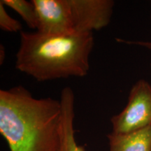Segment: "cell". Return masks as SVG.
<instances>
[{
	"label": "cell",
	"instance_id": "cell-7",
	"mask_svg": "<svg viewBox=\"0 0 151 151\" xmlns=\"http://www.w3.org/2000/svg\"><path fill=\"white\" fill-rule=\"evenodd\" d=\"M109 151H151V126L124 134L107 135Z\"/></svg>",
	"mask_w": 151,
	"mask_h": 151
},
{
	"label": "cell",
	"instance_id": "cell-4",
	"mask_svg": "<svg viewBox=\"0 0 151 151\" xmlns=\"http://www.w3.org/2000/svg\"><path fill=\"white\" fill-rule=\"evenodd\" d=\"M73 31L92 33L108 26L113 15V0H69Z\"/></svg>",
	"mask_w": 151,
	"mask_h": 151
},
{
	"label": "cell",
	"instance_id": "cell-1",
	"mask_svg": "<svg viewBox=\"0 0 151 151\" xmlns=\"http://www.w3.org/2000/svg\"><path fill=\"white\" fill-rule=\"evenodd\" d=\"M62 113L60 100L22 86L0 90V134L10 151H58Z\"/></svg>",
	"mask_w": 151,
	"mask_h": 151
},
{
	"label": "cell",
	"instance_id": "cell-13",
	"mask_svg": "<svg viewBox=\"0 0 151 151\" xmlns=\"http://www.w3.org/2000/svg\"><path fill=\"white\" fill-rule=\"evenodd\" d=\"M150 68H151V64H150Z\"/></svg>",
	"mask_w": 151,
	"mask_h": 151
},
{
	"label": "cell",
	"instance_id": "cell-2",
	"mask_svg": "<svg viewBox=\"0 0 151 151\" xmlns=\"http://www.w3.org/2000/svg\"><path fill=\"white\" fill-rule=\"evenodd\" d=\"M20 37L16 55L18 71L39 82L88 75L92 33L46 35L22 31Z\"/></svg>",
	"mask_w": 151,
	"mask_h": 151
},
{
	"label": "cell",
	"instance_id": "cell-11",
	"mask_svg": "<svg viewBox=\"0 0 151 151\" xmlns=\"http://www.w3.org/2000/svg\"><path fill=\"white\" fill-rule=\"evenodd\" d=\"M0 63L1 65H2L4 60L5 58V51H4V47L2 46V45H1V48H0Z\"/></svg>",
	"mask_w": 151,
	"mask_h": 151
},
{
	"label": "cell",
	"instance_id": "cell-9",
	"mask_svg": "<svg viewBox=\"0 0 151 151\" xmlns=\"http://www.w3.org/2000/svg\"><path fill=\"white\" fill-rule=\"evenodd\" d=\"M5 6L0 1V28L7 32H21L22 26L18 20L12 18L6 10Z\"/></svg>",
	"mask_w": 151,
	"mask_h": 151
},
{
	"label": "cell",
	"instance_id": "cell-5",
	"mask_svg": "<svg viewBox=\"0 0 151 151\" xmlns=\"http://www.w3.org/2000/svg\"><path fill=\"white\" fill-rule=\"evenodd\" d=\"M37 11V32L46 35L73 33L69 0H32Z\"/></svg>",
	"mask_w": 151,
	"mask_h": 151
},
{
	"label": "cell",
	"instance_id": "cell-6",
	"mask_svg": "<svg viewBox=\"0 0 151 151\" xmlns=\"http://www.w3.org/2000/svg\"><path fill=\"white\" fill-rule=\"evenodd\" d=\"M60 102L62 104V120L60 127V144L58 151H86L77 143L73 127L75 97L70 87L62 90Z\"/></svg>",
	"mask_w": 151,
	"mask_h": 151
},
{
	"label": "cell",
	"instance_id": "cell-10",
	"mask_svg": "<svg viewBox=\"0 0 151 151\" xmlns=\"http://www.w3.org/2000/svg\"><path fill=\"white\" fill-rule=\"evenodd\" d=\"M116 41L119 43H124L127 45H134V46H139L143 48L148 49L151 51V41H129L122 39H116Z\"/></svg>",
	"mask_w": 151,
	"mask_h": 151
},
{
	"label": "cell",
	"instance_id": "cell-3",
	"mask_svg": "<svg viewBox=\"0 0 151 151\" xmlns=\"http://www.w3.org/2000/svg\"><path fill=\"white\" fill-rule=\"evenodd\" d=\"M113 132L124 134L151 126V85L145 79L137 81L129 91L121 112L111 119Z\"/></svg>",
	"mask_w": 151,
	"mask_h": 151
},
{
	"label": "cell",
	"instance_id": "cell-12",
	"mask_svg": "<svg viewBox=\"0 0 151 151\" xmlns=\"http://www.w3.org/2000/svg\"><path fill=\"white\" fill-rule=\"evenodd\" d=\"M150 18L151 20V1H150Z\"/></svg>",
	"mask_w": 151,
	"mask_h": 151
},
{
	"label": "cell",
	"instance_id": "cell-8",
	"mask_svg": "<svg viewBox=\"0 0 151 151\" xmlns=\"http://www.w3.org/2000/svg\"><path fill=\"white\" fill-rule=\"evenodd\" d=\"M4 5L16 11L31 29H37V11L32 1L26 0H1Z\"/></svg>",
	"mask_w": 151,
	"mask_h": 151
}]
</instances>
